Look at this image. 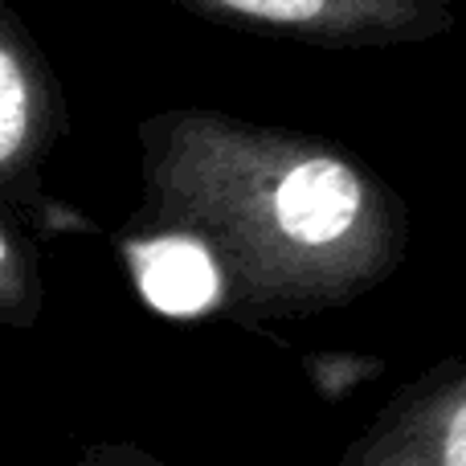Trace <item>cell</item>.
<instances>
[{
	"mask_svg": "<svg viewBox=\"0 0 466 466\" xmlns=\"http://www.w3.org/2000/svg\"><path fill=\"white\" fill-rule=\"evenodd\" d=\"M144 205L131 226L185 229L226 274L238 323L336 311L410 254V209L356 152L209 106L139 123Z\"/></svg>",
	"mask_w": 466,
	"mask_h": 466,
	"instance_id": "cell-1",
	"label": "cell"
},
{
	"mask_svg": "<svg viewBox=\"0 0 466 466\" xmlns=\"http://www.w3.org/2000/svg\"><path fill=\"white\" fill-rule=\"evenodd\" d=\"M201 21L315 49H393L459 25L451 0H168Z\"/></svg>",
	"mask_w": 466,
	"mask_h": 466,
	"instance_id": "cell-2",
	"label": "cell"
},
{
	"mask_svg": "<svg viewBox=\"0 0 466 466\" xmlns=\"http://www.w3.org/2000/svg\"><path fill=\"white\" fill-rule=\"evenodd\" d=\"M336 466H466V356L389 397Z\"/></svg>",
	"mask_w": 466,
	"mask_h": 466,
	"instance_id": "cell-3",
	"label": "cell"
},
{
	"mask_svg": "<svg viewBox=\"0 0 466 466\" xmlns=\"http://www.w3.org/2000/svg\"><path fill=\"white\" fill-rule=\"evenodd\" d=\"M139 299L164 319H205L226 307V274L213 249L185 229L131 226L119 238Z\"/></svg>",
	"mask_w": 466,
	"mask_h": 466,
	"instance_id": "cell-4",
	"label": "cell"
},
{
	"mask_svg": "<svg viewBox=\"0 0 466 466\" xmlns=\"http://www.w3.org/2000/svg\"><path fill=\"white\" fill-rule=\"evenodd\" d=\"M62 131V98L21 25L0 13V185H29Z\"/></svg>",
	"mask_w": 466,
	"mask_h": 466,
	"instance_id": "cell-5",
	"label": "cell"
},
{
	"mask_svg": "<svg viewBox=\"0 0 466 466\" xmlns=\"http://www.w3.org/2000/svg\"><path fill=\"white\" fill-rule=\"evenodd\" d=\"M41 311V279L29 246L0 226V319L33 323Z\"/></svg>",
	"mask_w": 466,
	"mask_h": 466,
	"instance_id": "cell-6",
	"label": "cell"
},
{
	"mask_svg": "<svg viewBox=\"0 0 466 466\" xmlns=\"http://www.w3.org/2000/svg\"><path fill=\"white\" fill-rule=\"evenodd\" d=\"M78 466H168V462H160L156 454L139 451L131 442H98L82 454Z\"/></svg>",
	"mask_w": 466,
	"mask_h": 466,
	"instance_id": "cell-7",
	"label": "cell"
}]
</instances>
